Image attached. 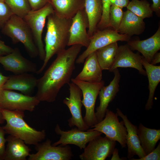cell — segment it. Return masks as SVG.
Segmentation results:
<instances>
[{
  "label": "cell",
  "mask_w": 160,
  "mask_h": 160,
  "mask_svg": "<svg viewBox=\"0 0 160 160\" xmlns=\"http://www.w3.org/2000/svg\"><path fill=\"white\" fill-rule=\"evenodd\" d=\"M82 47L75 44L58 53L42 76L38 79L36 96L40 102H54L62 87L69 83Z\"/></svg>",
  "instance_id": "cell-1"
},
{
  "label": "cell",
  "mask_w": 160,
  "mask_h": 160,
  "mask_svg": "<svg viewBox=\"0 0 160 160\" xmlns=\"http://www.w3.org/2000/svg\"><path fill=\"white\" fill-rule=\"evenodd\" d=\"M47 18V29L44 39L45 56L43 65L37 70L38 74L43 71L54 55L65 49L69 39L71 19L61 17L54 12Z\"/></svg>",
  "instance_id": "cell-2"
},
{
  "label": "cell",
  "mask_w": 160,
  "mask_h": 160,
  "mask_svg": "<svg viewBox=\"0 0 160 160\" xmlns=\"http://www.w3.org/2000/svg\"><path fill=\"white\" fill-rule=\"evenodd\" d=\"M1 110L6 122L2 127L6 134L19 138L26 144L35 146L45 139V130L38 131L29 126L24 119L23 111Z\"/></svg>",
  "instance_id": "cell-3"
},
{
  "label": "cell",
  "mask_w": 160,
  "mask_h": 160,
  "mask_svg": "<svg viewBox=\"0 0 160 160\" xmlns=\"http://www.w3.org/2000/svg\"><path fill=\"white\" fill-rule=\"evenodd\" d=\"M1 29L13 43H22L30 57L34 58L38 55L31 29L23 18L13 14Z\"/></svg>",
  "instance_id": "cell-4"
},
{
  "label": "cell",
  "mask_w": 160,
  "mask_h": 160,
  "mask_svg": "<svg viewBox=\"0 0 160 160\" xmlns=\"http://www.w3.org/2000/svg\"><path fill=\"white\" fill-rule=\"evenodd\" d=\"M71 80L81 90L83 96L82 103L85 108V114L83 120L91 128L98 122L95 116V107L97 97L101 88L105 84L103 80L95 82H90L71 79Z\"/></svg>",
  "instance_id": "cell-5"
},
{
  "label": "cell",
  "mask_w": 160,
  "mask_h": 160,
  "mask_svg": "<svg viewBox=\"0 0 160 160\" xmlns=\"http://www.w3.org/2000/svg\"><path fill=\"white\" fill-rule=\"evenodd\" d=\"M54 12L53 8L49 3L42 8L31 10L23 18L31 30L35 43L41 60H44L45 52L42 40V34L47 17Z\"/></svg>",
  "instance_id": "cell-6"
},
{
  "label": "cell",
  "mask_w": 160,
  "mask_h": 160,
  "mask_svg": "<svg viewBox=\"0 0 160 160\" xmlns=\"http://www.w3.org/2000/svg\"><path fill=\"white\" fill-rule=\"evenodd\" d=\"M118 116L116 113L108 109L104 119L87 130L99 131L111 140L119 142L122 148H126L127 128L123 121H119Z\"/></svg>",
  "instance_id": "cell-7"
},
{
  "label": "cell",
  "mask_w": 160,
  "mask_h": 160,
  "mask_svg": "<svg viewBox=\"0 0 160 160\" xmlns=\"http://www.w3.org/2000/svg\"><path fill=\"white\" fill-rule=\"evenodd\" d=\"M131 37L126 34H121L110 27L102 30H97L90 38V43L86 49L76 59V63H84L90 54L97 50L119 41L127 42Z\"/></svg>",
  "instance_id": "cell-8"
},
{
  "label": "cell",
  "mask_w": 160,
  "mask_h": 160,
  "mask_svg": "<svg viewBox=\"0 0 160 160\" xmlns=\"http://www.w3.org/2000/svg\"><path fill=\"white\" fill-rule=\"evenodd\" d=\"M40 102L35 96L2 89L0 91V108L9 111H33Z\"/></svg>",
  "instance_id": "cell-9"
},
{
  "label": "cell",
  "mask_w": 160,
  "mask_h": 160,
  "mask_svg": "<svg viewBox=\"0 0 160 160\" xmlns=\"http://www.w3.org/2000/svg\"><path fill=\"white\" fill-rule=\"evenodd\" d=\"M68 84L69 96L63 100V103L68 107L71 115L68 120V125L71 127L76 126L80 130L86 131L89 127L84 121L82 116V92L73 82Z\"/></svg>",
  "instance_id": "cell-10"
},
{
  "label": "cell",
  "mask_w": 160,
  "mask_h": 160,
  "mask_svg": "<svg viewBox=\"0 0 160 160\" xmlns=\"http://www.w3.org/2000/svg\"><path fill=\"white\" fill-rule=\"evenodd\" d=\"M55 132L57 134L60 136V137L52 145L64 146L72 144L76 145L81 150L85 148L87 143L102 134L96 130H81L77 127L70 130L64 131L61 129L58 124L56 126Z\"/></svg>",
  "instance_id": "cell-11"
},
{
  "label": "cell",
  "mask_w": 160,
  "mask_h": 160,
  "mask_svg": "<svg viewBox=\"0 0 160 160\" xmlns=\"http://www.w3.org/2000/svg\"><path fill=\"white\" fill-rule=\"evenodd\" d=\"M116 141L106 136H98L89 142L79 156L81 160H105L112 154Z\"/></svg>",
  "instance_id": "cell-12"
},
{
  "label": "cell",
  "mask_w": 160,
  "mask_h": 160,
  "mask_svg": "<svg viewBox=\"0 0 160 160\" xmlns=\"http://www.w3.org/2000/svg\"><path fill=\"white\" fill-rule=\"evenodd\" d=\"M47 139L44 142L36 145L37 152L30 154L28 160H70L73 154L71 147L68 145L53 146Z\"/></svg>",
  "instance_id": "cell-13"
},
{
  "label": "cell",
  "mask_w": 160,
  "mask_h": 160,
  "mask_svg": "<svg viewBox=\"0 0 160 160\" xmlns=\"http://www.w3.org/2000/svg\"><path fill=\"white\" fill-rule=\"evenodd\" d=\"M71 19L68 46L80 44L87 48L90 43V38L87 30L89 22L84 9L79 11Z\"/></svg>",
  "instance_id": "cell-14"
},
{
  "label": "cell",
  "mask_w": 160,
  "mask_h": 160,
  "mask_svg": "<svg viewBox=\"0 0 160 160\" xmlns=\"http://www.w3.org/2000/svg\"><path fill=\"white\" fill-rule=\"evenodd\" d=\"M0 63L6 71L15 74L26 73H37L36 65L24 57L17 48L11 53L0 56Z\"/></svg>",
  "instance_id": "cell-15"
},
{
  "label": "cell",
  "mask_w": 160,
  "mask_h": 160,
  "mask_svg": "<svg viewBox=\"0 0 160 160\" xmlns=\"http://www.w3.org/2000/svg\"><path fill=\"white\" fill-rule=\"evenodd\" d=\"M113 72L114 77L112 81L108 85L103 86L99 93L100 103L95 113L98 123L104 119L109 103L113 100L119 91L121 75L118 68L114 69Z\"/></svg>",
  "instance_id": "cell-16"
},
{
  "label": "cell",
  "mask_w": 160,
  "mask_h": 160,
  "mask_svg": "<svg viewBox=\"0 0 160 160\" xmlns=\"http://www.w3.org/2000/svg\"><path fill=\"white\" fill-rule=\"evenodd\" d=\"M142 57L138 53L133 52L127 44L120 45L119 46L114 61L109 71L113 72L119 67H130L136 69L142 75L146 76L141 63Z\"/></svg>",
  "instance_id": "cell-17"
},
{
  "label": "cell",
  "mask_w": 160,
  "mask_h": 160,
  "mask_svg": "<svg viewBox=\"0 0 160 160\" xmlns=\"http://www.w3.org/2000/svg\"><path fill=\"white\" fill-rule=\"evenodd\" d=\"M118 116L122 119L127 129L126 137V145L127 146V158L130 160L137 155L140 158L146 155L141 146L137 134L138 128L136 125L132 124L119 108L116 109Z\"/></svg>",
  "instance_id": "cell-18"
},
{
  "label": "cell",
  "mask_w": 160,
  "mask_h": 160,
  "mask_svg": "<svg viewBox=\"0 0 160 160\" xmlns=\"http://www.w3.org/2000/svg\"><path fill=\"white\" fill-rule=\"evenodd\" d=\"M132 50L140 52L146 60L150 63L154 55L160 49V27L152 36L146 39L130 40L127 44Z\"/></svg>",
  "instance_id": "cell-19"
},
{
  "label": "cell",
  "mask_w": 160,
  "mask_h": 160,
  "mask_svg": "<svg viewBox=\"0 0 160 160\" xmlns=\"http://www.w3.org/2000/svg\"><path fill=\"white\" fill-rule=\"evenodd\" d=\"M37 80L33 75L28 73L15 74L9 76L2 89L18 91L28 95L36 87Z\"/></svg>",
  "instance_id": "cell-20"
},
{
  "label": "cell",
  "mask_w": 160,
  "mask_h": 160,
  "mask_svg": "<svg viewBox=\"0 0 160 160\" xmlns=\"http://www.w3.org/2000/svg\"><path fill=\"white\" fill-rule=\"evenodd\" d=\"M102 71L95 51L86 58L82 70L75 79L90 82H99L102 80Z\"/></svg>",
  "instance_id": "cell-21"
},
{
  "label": "cell",
  "mask_w": 160,
  "mask_h": 160,
  "mask_svg": "<svg viewBox=\"0 0 160 160\" xmlns=\"http://www.w3.org/2000/svg\"><path fill=\"white\" fill-rule=\"evenodd\" d=\"M145 28L143 19L127 10L124 12L123 17L117 31L120 34L132 36L142 34Z\"/></svg>",
  "instance_id": "cell-22"
},
{
  "label": "cell",
  "mask_w": 160,
  "mask_h": 160,
  "mask_svg": "<svg viewBox=\"0 0 160 160\" xmlns=\"http://www.w3.org/2000/svg\"><path fill=\"white\" fill-rule=\"evenodd\" d=\"M7 144L4 160H25L31 149L21 140L9 135L6 138Z\"/></svg>",
  "instance_id": "cell-23"
},
{
  "label": "cell",
  "mask_w": 160,
  "mask_h": 160,
  "mask_svg": "<svg viewBox=\"0 0 160 160\" xmlns=\"http://www.w3.org/2000/svg\"><path fill=\"white\" fill-rule=\"evenodd\" d=\"M49 3L57 15L66 19H72L84 9V0H50Z\"/></svg>",
  "instance_id": "cell-24"
},
{
  "label": "cell",
  "mask_w": 160,
  "mask_h": 160,
  "mask_svg": "<svg viewBox=\"0 0 160 160\" xmlns=\"http://www.w3.org/2000/svg\"><path fill=\"white\" fill-rule=\"evenodd\" d=\"M84 9L87 15L89 27L87 31L90 38L97 30L103 13L102 0H84Z\"/></svg>",
  "instance_id": "cell-25"
},
{
  "label": "cell",
  "mask_w": 160,
  "mask_h": 160,
  "mask_svg": "<svg viewBox=\"0 0 160 160\" xmlns=\"http://www.w3.org/2000/svg\"><path fill=\"white\" fill-rule=\"evenodd\" d=\"M141 63L145 69L148 80L149 94L145 108L146 110H149L152 108L155 92L160 81V66L149 63L143 56Z\"/></svg>",
  "instance_id": "cell-26"
},
{
  "label": "cell",
  "mask_w": 160,
  "mask_h": 160,
  "mask_svg": "<svg viewBox=\"0 0 160 160\" xmlns=\"http://www.w3.org/2000/svg\"><path fill=\"white\" fill-rule=\"evenodd\" d=\"M137 132L142 148L147 155L155 148L157 143L160 140V130L147 127L140 123Z\"/></svg>",
  "instance_id": "cell-27"
},
{
  "label": "cell",
  "mask_w": 160,
  "mask_h": 160,
  "mask_svg": "<svg viewBox=\"0 0 160 160\" xmlns=\"http://www.w3.org/2000/svg\"><path fill=\"white\" fill-rule=\"evenodd\" d=\"M119 46L117 42L111 44L97 50V59L102 70H109L116 55Z\"/></svg>",
  "instance_id": "cell-28"
},
{
  "label": "cell",
  "mask_w": 160,
  "mask_h": 160,
  "mask_svg": "<svg viewBox=\"0 0 160 160\" xmlns=\"http://www.w3.org/2000/svg\"><path fill=\"white\" fill-rule=\"evenodd\" d=\"M127 8V10L143 19L153 16L150 4L146 0H132Z\"/></svg>",
  "instance_id": "cell-29"
},
{
  "label": "cell",
  "mask_w": 160,
  "mask_h": 160,
  "mask_svg": "<svg viewBox=\"0 0 160 160\" xmlns=\"http://www.w3.org/2000/svg\"><path fill=\"white\" fill-rule=\"evenodd\" d=\"M13 14L23 18L31 10L28 0H5Z\"/></svg>",
  "instance_id": "cell-30"
},
{
  "label": "cell",
  "mask_w": 160,
  "mask_h": 160,
  "mask_svg": "<svg viewBox=\"0 0 160 160\" xmlns=\"http://www.w3.org/2000/svg\"><path fill=\"white\" fill-rule=\"evenodd\" d=\"M124 12L122 8L111 5L110 11L109 27L117 31L122 20Z\"/></svg>",
  "instance_id": "cell-31"
},
{
  "label": "cell",
  "mask_w": 160,
  "mask_h": 160,
  "mask_svg": "<svg viewBox=\"0 0 160 160\" xmlns=\"http://www.w3.org/2000/svg\"><path fill=\"white\" fill-rule=\"evenodd\" d=\"M103 13L101 20L97 26V30L109 27L110 11L111 4L110 0H102Z\"/></svg>",
  "instance_id": "cell-32"
},
{
  "label": "cell",
  "mask_w": 160,
  "mask_h": 160,
  "mask_svg": "<svg viewBox=\"0 0 160 160\" xmlns=\"http://www.w3.org/2000/svg\"><path fill=\"white\" fill-rule=\"evenodd\" d=\"M13 14L6 4L0 2V28L3 27Z\"/></svg>",
  "instance_id": "cell-33"
},
{
  "label": "cell",
  "mask_w": 160,
  "mask_h": 160,
  "mask_svg": "<svg viewBox=\"0 0 160 160\" xmlns=\"http://www.w3.org/2000/svg\"><path fill=\"white\" fill-rule=\"evenodd\" d=\"M131 160H160V143L156 148L144 157L138 159L132 158Z\"/></svg>",
  "instance_id": "cell-34"
},
{
  "label": "cell",
  "mask_w": 160,
  "mask_h": 160,
  "mask_svg": "<svg viewBox=\"0 0 160 160\" xmlns=\"http://www.w3.org/2000/svg\"><path fill=\"white\" fill-rule=\"evenodd\" d=\"M5 132L2 127L0 126V160H4L5 153V144L7 142L5 137Z\"/></svg>",
  "instance_id": "cell-35"
},
{
  "label": "cell",
  "mask_w": 160,
  "mask_h": 160,
  "mask_svg": "<svg viewBox=\"0 0 160 160\" xmlns=\"http://www.w3.org/2000/svg\"><path fill=\"white\" fill-rule=\"evenodd\" d=\"M30 5L31 10L39 9L49 3L50 0H28Z\"/></svg>",
  "instance_id": "cell-36"
},
{
  "label": "cell",
  "mask_w": 160,
  "mask_h": 160,
  "mask_svg": "<svg viewBox=\"0 0 160 160\" xmlns=\"http://www.w3.org/2000/svg\"><path fill=\"white\" fill-rule=\"evenodd\" d=\"M111 5L117 6L121 8L127 7L128 5L129 0H110Z\"/></svg>",
  "instance_id": "cell-37"
},
{
  "label": "cell",
  "mask_w": 160,
  "mask_h": 160,
  "mask_svg": "<svg viewBox=\"0 0 160 160\" xmlns=\"http://www.w3.org/2000/svg\"><path fill=\"white\" fill-rule=\"evenodd\" d=\"M153 4L151 6L153 11L155 12L157 15L160 16V0H152Z\"/></svg>",
  "instance_id": "cell-38"
},
{
  "label": "cell",
  "mask_w": 160,
  "mask_h": 160,
  "mask_svg": "<svg viewBox=\"0 0 160 160\" xmlns=\"http://www.w3.org/2000/svg\"><path fill=\"white\" fill-rule=\"evenodd\" d=\"M13 49L5 44L4 42L0 39V51L6 55L12 52Z\"/></svg>",
  "instance_id": "cell-39"
},
{
  "label": "cell",
  "mask_w": 160,
  "mask_h": 160,
  "mask_svg": "<svg viewBox=\"0 0 160 160\" xmlns=\"http://www.w3.org/2000/svg\"><path fill=\"white\" fill-rule=\"evenodd\" d=\"M112 156L111 159V160H127L126 158H121L119 155V150L116 148H115L112 153Z\"/></svg>",
  "instance_id": "cell-40"
},
{
  "label": "cell",
  "mask_w": 160,
  "mask_h": 160,
  "mask_svg": "<svg viewBox=\"0 0 160 160\" xmlns=\"http://www.w3.org/2000/svg\"><path fill=\"white\" fill-rule=\"evenodd\" d=\"M160 62V53L156 52L153 56L150 64L155 65Z\"/></svg>",
  "instance_id": "cell-41"
},
{
  "label": "cell",
  "mask_w": 160,
  "mask_h": 160,
  "mask_svg": "<svg viewBox=\"0 0 160 160\" xmlns=\"http://www.w3.org/2000/svg\"><path fill=\"white\" fill-rule=\"evenodd\" d=\"M9 76H6L3 75L0 72V88H2L5 83Z\"/></svg>",
  "instance_id": "cell-42"
},
{
  "label": "cell",
  "mask_w": 160,
  "mask_h": 160,
  "mask_svg": "<svg viewBox=\"0 0 160 160\" xmlns=\"http://www.w3.org/2000/svg\"><path fill=\"white\" fill-rule=\"evenodd\" d=\"M5 121L1 109L0 108V124H3Z\"/></svg>",
  "instance_id": "cell-43"
},
{
  "label": "cell",
  "mask_w": 160,
  "mask_h": 160,
  "mask_svg": "<svg viewBox=\"0 0 160 160\" xmlns=\"http://www.w3.org/2000/svg\"><path fill=\"white\" fill-rule=\"evenodd\" d=\"M5 55H6L4 53L0 51V56Z\"/></svg>",
  "instance_id": "cell-44"
},
{
  "label": "cell",
  "mask_w": 160,
  "mask_h": 160,
  "mask_svg": "<svg viewBox=\"0 0 160 160\" xmlns=\"http://www.w3.org/2000/svg\"><path fill=\"white\" fill-rule=\"evenodd\" d=\"M5 0H0V2H5Z\"/></svg>",
  "instance_id": "cell-45"
},
{
  "label": "cell",
  "mask_w": 160,
  "mask_h": 160,
  "mask_svg": "<svg viewBox=\"0 0 160 160\" xmlns=\"http://www.w3.org/2000/svg\"><path fill=\"white\" fill-rule=\"evenodd\" d=\"M2 89L0 88V91Z\"/></svg>",
  "instance_id": "cell-46"
}]
</instances>
